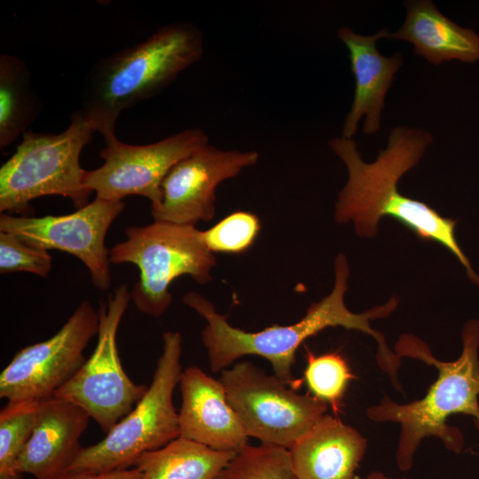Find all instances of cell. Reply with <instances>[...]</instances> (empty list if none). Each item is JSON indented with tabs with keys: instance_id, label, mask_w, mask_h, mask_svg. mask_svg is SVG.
I'll use <instances>...</instances> for the list:
<instances>
[{
	"instance_id": "6da1fadb",
	"label": "cell",
	"mask_w": 479,
	"mask_h": 479,
	"mask_svg": "<svg viewBox=\"0 0 479 479\" xmlns=\"http://www.w3.org/2000/svg\"><path fill=\"white\" fill-rule=\"evenodd\" d=\"M433 141L422 128L397 126L391 130L385 149L373 162H365L352 138L329 141L333 152L345 164L349 177L335 204L338 224L352 221L360 237L373 238L381 218L389 216L412 230L420 240L435 241L447 248L466 268L468 278L479 287V277L459 246L456 220L445 218L423 201L398 190L401 177L414 168Z\"/></svg>"
},
{
	"instance_id": "7a4b0ae2",
	"label": "cell",
	"mask_w": 479,
	"mask_h": 479,
	"mask_svg": "<svg viewBox=\"0 0 479 479\" xmlns=\"http://www.w3.org/2000/svg\"><path fill=\"white\" fill-rule=\"evenodd\" d=\"M334 274L331 293L319 302H312L298 322L272 325L258 332L234 327L202 294L197 292L185 294L184 303L206 320L201 341L207 349L210 370L222 372L244 356H259L270 362L275 375L296 390L302 381L294 378L292 368L298 348L306 339L327 327L342 326L371 335L377 342L376 358L380 368L389 376L396 375L401 358L389 349L383 334L372 328L370 321L390 315L397 307V298L393 296L382 305L354 313L344 302L349 270L343 254L334 261Z\"/></svg>"
},
{
	"instance_id": "3957f363",
	"label": "cell",
	"mask_w": 479,
	"mask_h": 479,
	"mask_svg": "<svg viewBox=\"0 0 479 479\" xmlns=\"http://www.w3.org/2000/svg\"><path fill=\"white\" fill-rule=\"evenodd\" d=\"M461 336L462 352L454 361L439 360L422 340L412 334L401 335L394 347L400 358L417 359L437 370L436 380L422 398L399 404L385 396L366 411L373 421L400 425L396 462L403 472L412 468L414 454L426 437L440 439L454 453L461 452L463 435L458 428L448 425L451 415H469L475 426L479 425V322H467Z\"/></svg>"
},
{
	"instance_id": "277c9868",
	"label": "cell",
	"mask_w": 479,
	"mask_h": 479,
	"mask_svg": "<svg viewBox=\"0 0 479 479\" xmlns=\"http://www.w3.org/2000/svg\"><path fill=\"white\" fill-rule=\"evenodd\" d=\"M203 53V34L196 25H165L143 42L95 62L84 79L78 110L104 140L115 136L122 111L161 92Z\"/></svg>"
},
{
	"instance_id": "5b68a950",
	"label": "cell",
	"mask_w": 479,
	"mask_h": 479,
	"mask_svg": "<svg viewBox=\"0 0 479 479\" xmlns=\"http://www.w3.org/2000/svg\"><path fill=\"white\" fill-rule=\"evenodd\" d=\"M94 132L78 109L61 133L27 130L0 168V212L27 216L30 201L50 195L69 198L75 209L87 205L92 192L84 186L80 155Z\"/></svg>"
},
{
	"instance_id": "8992f818",
	"label": "cell",
	"mask_w": 479,
	"mask_h": 479,
	"mask_svg": "<svg viewBox=\"0 0 479 479\" xmlns=\"http://www.w3.org/2000/svg\"><path fill=\"white\" fill-rule=\"evenodd\" d=\"M162 340V353L145 395L102 440L82 447L67 470L105 474L130 469L143 453L179 436L173 393L183 372V340L172 331L165 332Z\"/></svg>"
},
{
	"instance_id": "52a82bcc",
	"label": "cell",
	"mask_w": 479,
	"mask_h": 479,
	"mask_svg": "<svg viewBox=\"0 0 479 479\" xmlns=\"http://www.w3.org/2000/svg\"><path fill=\"white\" fill-rule=\"evenodd\" d=\"M126 240L109 248L111 263H130L139 277L130 291L137 310L153 318L165 313L172 302L170 284L188 275L204 285L211 281L216 257L195 226L157 222L130 226Z\"/></svg>"
},
{
	"instance_id": "ba28073f",
	"label": "cell",
	"mask_w": 479,
	"mask_h": 479,
	"mask_svg": "<svg viewBox=\"0 0 479 479\" xmlns=\"http://www.w3.org/2000/svg\"><path fill=\"white\" fill-rule=\"evenodd\" d=\"M219 380L247 436L261 444L290 449L328 409L325 401L297 393L248 361L224 369Z\"/></svg>"
},
{
	"instance_id": "9c48e42d",
	"label": "cell",
	"mask_w": 479,
	"mask_h": 479,
	"mask_svg": "<svg viewBox=\"0 0 479 479\" xmlns=\"http://www.w3.org/2000/svg\"><path fill=\"white\" fill-rule=\"evenodd\" d=\"M122 285L99 305L96 347L89 359L53 395L85 410L106 435L142 398L148 386L125 373L117 347V331L130 302Z\"/></svg>"
},
{
	"instance_id": "30bf717a",
	"label": "cell",
	"mask_w": 479,
	"mask_h": 479,
	"mask_svg": "<svg viewBox=\"0 0 479 479\" xmlns=\"http://www.w3.org/2000/svg\"><path fill=\"white\" fill-rule=\"evenodd\" d=\"M104 141L106 146L99 152L104 163L86 170L84 186L105 200L145 197L154 210L161 203V184L168 172L177 161L208 145V137L203 130L192 128L148 145H129L116 135Z\"/></svg>"
},
{
	"instance_id": "8fae6325",
	"label": "cell",
	"mask_w": 479,
	"mask_h": 479,
	"mask_svg": "<svg viewBox=\"0 0 479 479\" xmlns=\"http://www.w3.org/2000/svg\"><path fill=\"white\" fill-rule=\"evenodd\" d=\"M98 313L82 302L51 338L18 351L0 374V397L39 401L53 397L86 361L84 349L98 334Z\"/></svg>"
},
{
	"instance_id": "7c38bea8",
	"label": "cell",
	"mask_w": 479,
	"mask_h": 479,
	"mask_svg": "<svg viewBox=\"0 0 479 479\" xmlns=\"http://www.w3.org/2000/svg\"><path fill=\"white\" fill-rule=\"evenodd\" d=\"M124 207L122 200L95 197L84 207L63 216H14L1 213L0 232L45 250L59 249L76 256L90 271L93 285L105 291L112 284L106 235Z\"/></svg>"
},
{
	"instance_id": "4fadbf2b",
	"label": "cell",
	"mask_w": 479,
	"mask_h": 479,
	"mask_svg": "<svg viewBox=\"0 0 479 479\" xmlns=\"http://www.w3.org/2000/svg\"><path fill=\"white\" fill-rule=\"evenodd\" d=\"M256 151L221 150L208 144L177 161L161 184L154 221L195 226L215 215L216 189L224 181L255 164Z\"/></svg>"
},
{
	"instance_id": "5bb4252c",
	"label": "cell",
	"mask_w": 479,
	"mask_h": 479,
	"mask_svg": "<svg viewBox=\"0 0 479 479\" xmlns=\"http://www.w3.org/2000/svg\"><path fill=\"white\" fill-rule=\"evenodd\" d=\"M178 411L179 436L216 451L237 452L248 436L230 405L220 380L198 366L183 369Z\"/></svg>"
},
{
	"instance_id": "9a60e30c",
	"label": "cell",
	"mask_w": 479,
	"mask_h": 479,
	"mask_svg": "<svg viewBox=\"0 0 479 479\" xmlns=\"http://www.w3.org/2000/svg\"><path fill=\"white\" fill-rule=\"evenodd\" d=\"M90 420L82 407L51 397L38 401L35 426L17 470L42 479L69 469L81 449Z\"/></svg>"
},
{
	"instance_id": "2e32d148",
	"label": "cell",
	"mask_w": 479,
	"mask_h": 479,
	"mask_svg": "<svg viewBox=\"0 0 479 479\" xmlns=\"http://www.w3.org/2000/svg\"><path fill=\"white\" fill-rule=\"evenodd\" d=\"M387 30L384 27L372 35L357 34L348 27L338 30L339 39L349 50L350 68L355 77L353 102L343 122L342 137L352 138L364 115L365 134L372 135L380 130L386 94L395 74L404 64L400 52L385 57L377 50L376 42L385 37Z\"/></svg>"
},
{
	"instance_id": "e0dca14e",
	"label": "cell",
	"mask_w": 479,
	"mask_h": 479,
	"mask_svg": "<svg viewBox=\"0 0 479 479\" xmlns=\"http://www.w3.org/2000/svg\"><path fill=\"white\" fill-rule=\"evenodd\" d=\"M366 448L358 430L326 413L289 451L298 479H357Z\"/></svg>"
},
{
	"instance_id": "ac0fdd59",
	"label": "cell",
	"mask_w": 479,
	"mask_h": 479,
	"mask_svg": "<svg viewBox=\"0 0 479 479\" xmlns=\"http://www.w3.org/2000/svg\"><path fill=\"white\" fill-rule=\"evenodd\" d=\"M407 14L402 27L386 31L385 39L403 40L413 44L415 55L439 65L453 59L467 63L479 60V35L443 15L429 0L407 1Z\"/></svg>"
},
{
	"instance_id": "d6986e66",
	"label": "cell",
	"mask_w": 479,
	"mask_h": 479,
	"mask_svg": "<svg viewBox=\"0 0 479 479\" xmlns=\"http://www.w3.org/2000/svg\"><path fill=\"white\" fill-rule=\"evenodd\" d=\"M235 453L178 436L143 453L134 467L140 472L139 479H216Z\"/></svg>"
},
{
	"instance_id": "ffe728a7",
	"label": "cell",
	"mask_w": 479,
	"mask_h": 479,
	"mask_svg": "<svg viewBox=\"0 0 479 479\" xmlns=\"http://www.w3.org/2000/svg\"><path fill=\"white\" fill-rule=\"evenodd\" d=\"M42 102L31 84L27 62L0 54V148L22 136L41 112Z\"/></svg>"
},
{
	"instance_id": "44dd1931",
	"label": "cell",
	"mask_w": 479,
	"mask_h": 479,
	"mask_svg": "<svg viewBox=\"0 0 479 479\" xmlns=\"http://www.w3.org/2000/svg\"><path fill=\"white\" fill-rule=\"evenodd\" d=\"M216 479H298L289 449L261 444L238 451Z\"/></svg>"
},
{
	"instance_id": "7402d4cb",
	"label": "cell",
	"mask_w": 479,
	"mask_h": 479,
	"mask_svg": "<svg viewBox=\"0 0 479 479\" xmlns=\"http://www.w3.org/2000/svg\"><path fill=\"white\" fill-rule=\"evenodd\" d=\"M38 401H8L0 411V479H25L18 459L35 421Z\"/></svg>"
},
{
	"instance_id": "603a6c76",
	"label": "cell",
	"mask_w": 479,
	"mask_h": 479,
	"mask_svg": "<svg viewBox=\"0 0 479 479\" xmlns=\"http://www.w3.org/2000/svg\"><path fill=\"white\" fill-rule=\"evenodd\" d=\"M354 378L346 359L338 353L315 356L307 349L304 381L312 396L330 404L338 414L347 387Z\"/></svg>"
},
{
	"instance_id": "cb8c5ba5",
	"label": "cell",
	"mask_w": 479,
	"mask_h": 479,
	"mask_svg": "<svg viewBox=\"0 0 479 479\" xmlns=\"http://www.w3.org/2000/svg\"><path fill=\"white\" fill-rule=\"evenodd\" d=\"M261 230L258 216L247 211H235L211 228L201 231V239L212 253L239 255L248 250Z\"/></svg>"
},
{
	"instance_id": "d4e9b609",
	"label": "cell",
	"mask_w": 479,
	"mask_h": 479,
	"mask_svg": "<svg viewBox=\"0 0 479 479\" xmlns=\"http://www.w3.org/2000/svg\"><path fill=\"white\" fill-rule=\"evenodd\" d=\"M52 267L48 250L21 240L17 236L0 232V273L27 271L47 277Z\"/></svg>"
},
{
	"instance_id": "484cf974",
	"label": "cell",
	"mask_w": 479,
	"mask_h": 479,
	"mask_svg": "<svg viewBox=\"0 0 479 479\" xmlns=\"http://www.w3.org/2000/svg\"><path fill=\"white\" fill-rule=\"evenodd\" d=\"M140 472L132 467L125 470L114 471L105 474H93L87 471L66 470L42 479H139Z\"/></svg>"
},
{
	"instance_id": "4316f807",
	"label": "cell",
	"mask_w": 479,
	"mask_h": 479,
	"mask_svg": "<svg viewBox=\"0 0 479 479\" xmlns=\"http://www.w3.org/2000/svg\"><path fill=\"white\" fill-rule=\"evenodd\" d=\"M357 479H396V478L387 476L385 474L379 471H371L365 476L364 477L357 476ZM403 479H406V478H403Z\"/></svg>"
},
{
	"instance_id": "83f0119b",
	"label": "cell",
	"mask_w": 479,
	"mask_h": 479,
	"mask_svg": "<svg viewBox=\"0 0 479 479\" xmlns=\"http://www.w3.org/2000/svg\"><path fill=\"white\" fill-rule=\"evenodd\" d=\"M477 428V429L479 430V425L475 426Z\"/></svg>"
}]
</instances>
